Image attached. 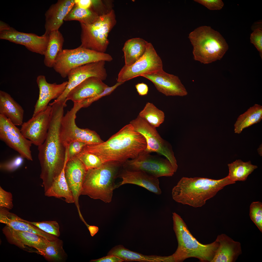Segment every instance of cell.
I'll return each instance as SVG.
<instances>
[{
	"instance_id": "d6986e66",
	"label": "cell",
	"mask_w": 262,
	"mask_h": 262,
	"mask_svg": "<svg viewBox=\"0 0 262 262\" xmlns=\"http://www.w3.org/2000/svg\"><path fill=\"white\" fill-rule=\"evenodd\" d=\"M36 82L39 90V97L34 106L32 117L46 109L51 100L59 97L65 91L68 83L67 81L59 84L49 83L45 76L43 75H38Z\"/></svg>"
},
{
	"instance_id": "f35d334b",
	"label": "cell",
	"mask_w": 262,
	"mask_h": 262,
	"mask_svg": "<svg viewBox=\"0 0 262 262\" xmlns=\"http://www.w3.org/2000/svg\"><path fill=\"white\" fill-rule=\"evenodd\" d=\"M123 83L122 82H117L112 86H108L101 93L93 97L85 99L79 103L81 104L82 108L87 107L92 103L102 97L109 95L117 87Z\"/></svg>"
},
{
	"instance_id": "1f68e13d",
	"label": "cell",
	"mask_w": 262,
	"mask_h": 262,
	"mask_svg": "<svg viewBox=\"0 0 262 262\" xmlns=\"http://www.w3.org/2000/svg\"><path fill=\"white\" fill-rule=\"evenodd\" d=\"M229 173L227 176L231 181H245L248 176L257 166L251 164V161L244 162L240 160H237L228 164Z\"/></svg>"
},
{
	"instance_id": "c3c4849f",
	"label": "cell",
	"mask_w": 262,
	"mask_h": 262,
	"mask_svg": "<svg viewBox=\"0 0 262 262\" xmlns=\"http://www.w3.org/2000/svg\"><path fill=\"white\" fill-rule=\"evenodd\" d=\"M10 26L5 22L0 20V31L5 30Z\"/></svg>"
},
{
	"instance_id": "f6af8a7d",
	"label": "cell",
	"mask_w": 262,
	"mask_h": 262,
	"mask_svg": "<svg viewBox=\"0 0 262 262\" xmlns=\"http://www.w3.org/2000/svg\"><path fill=\"white\" fill-rule=\"evenodd\" d=\"M124 261L117 256L108 255L100 258L90 261L93 262H122Z\"/></svg>"
},
{
	"instance_id": "f1b7e54d",
	"label": "cell",
	"mask_w": 262,
	"mask_h": 262,
	"mask_svg": "<svg viewBox=\"0 0 262 262\" xmlns=\"http://www.w3.org/2000/svg\"><path fill=\"white\" fill-rule=\"evenodd\" d=\"M49 40L44 56V64L49 68L53 67L58 54L63 50L64 39L58 30L52 31L49 34Z\"/></svg>"
},
{
	"instance_id": "8992f818",
	"label": "cell",
	"mask_w": 262,
	"mask_h": 262,
	"mask_svg": "<svg viewBox=\"0 0 262 262\" xmlns=\"http://www.w3.org/2000/svg\"><path fill=\"white\" fill-rule=\"evenodd\" d=\"M188 37L193 47L194 59L202 63L220 60L228 49L223 37L209 26L196 28L190 33Z\"/></svg>"
},
{
	"instance_id": "9c48e42d",
	"label": "cell",
	"mask_w": 262,
	"mask_h": 262,
	"mask_svg": "<svg viewBox=\"0 0 262 262\" xmlns=\"http://www.w3.org/2000/svg\"><path fill=\"white\" fill-rule=\"evenodd\" d=\"M82 108L80 103H74L73 107L67 111L62 118L59 136L65 149L75 141H81L87 144H98L104 142L95 131L87 128L81 129L76 125V114Z\"/></svg>"
},
{
	"instance_id": "8fae6325",
	"label": "cell",
	"mask_w": 262,
	"mask_h": 262,
	"mask_svg": "<svg viewBox=\"0 0 262 262\" xmlns=\"http://www.w3.org/2000/svg\"><path fill=\"white\" fill-rule=\"evenodd\" d=\"M124 168L140 171L156 177L173 176L174 172L169 161L145 150L136 158L128 160L123 164Z\"/></svg>"
},
{
	"instance_id": "83f0119b",
	"label": "cell",
	"mask_w": 262,
	"mask_h": 262,
	"mask_svg": "<svg viewBox=\"0 0 262 262\" xmlns=\"http://www.w3.org/2000/svg\"><path fill=\"white\" fill-rule=\"evenodd\" d=\"M118 257L124 261L142 262H166V256L157 255H147L129 250L121 245L116 246L108 253Z\"/></svg>"
},
{
	"instance_id": "5b68a950",
	"label": "cell",
	"mask_w": 262,
	"mask_h": 262,
	"mask_svg": "<svg viewBox=\"0 0 262 262\" xmlns=\"http://www.w3.org/2000/svg\"><path fill=\"white\" fill-rule=\"evenodd\" d=\"M118 163L108 162L100 167L87 171L81 195H87L106 203L111 201L113 191L118 188L115 182L119 167Z\"/></svg>"
},
{
	"instance_id": "ee69618b",
	"label": "cell",
	"mask_w": 262,
	"mask_h": 262,
	"mask_svg": "<svg viewBox=\"0 0 262 262\" xmlns=\"http://www.w3.org/2000/svg\"><path fill=\"white\" fill-rule=\"evenodd\" d=\"M194 1L205 6L210 10L221 9L224 4L221 0H195Z\"/></svg>"
},
{
	"instance_id": "7bdbcfd3",
	"label": "cell",
	"mask_w": 262,
	"mask_h": 262,
	"mask_svg": "<svg viewBox=\"0 0 262 262\" xmlns=\"http://www.w3.org/2000/svg\"><path fill=\"white\" fill-rule=\"evenodd\" d=\"M86 145L85 143L79 141L71 143L68 148V159L74 157L81 152L83 147Z\"/></svg>"
},
{
	"instance_id": "603a6c76",
	"label": "cell",
	"mask_w": 262,
	"mask_h": 262,
	"mask_svg": "<svg viewBox=\"0 0 262 262\" xmlns=\"http://www.w3.org/2000/svg\"><path fill=\"white\" fill-rule=\"evenodd\" d=\"M120 176L122 180L117 185L118 187L125 184H134L143 187L156 195L161 194L158 178L145 172L124 168Z\"/></svg>"
},
{
	"instance_id": "7c38bea8",
	"label": "cell",
	"mask_w": 262,
	"mask_h": 262,
	"mask_svg": "<svg viewBox=\"0 0 262 262\" xmlns=\"http://www.w3.org/2000/svg\"><path fill=\"white\" fill-rule=\"evenodd\" d=\"M163 69L162 60L152 44L148 42L143 56L132 65H124L118 75L117 82L124 83L135 77Z\"/></svg>"
},
{
	"instance_id": "7a4b0ae2",
	"label": "cell",
	"mask_w": 262,
	"mask_h": 262,
	"mask_svg": "<svg viewBox=\"0 0 262 262\" xmlns=\"http://www.w3.org/2000/svg\"><path fill=\"white\" fill-rule=\"evenodd\" d=\"M146 147L144 137L130 123L106 141L86 145L81 152L95 155L99 158L103 164L116 162L123 164L129 159L136 158L145 150Z\"/></svg>"
},
{
	"instance_id": "ab89813d",
	"label": "cell",
	"mask_w": 262,
	"mask_h": 262,
	"mask_svg": "<svg viewBox=\"0 0 262 262\" xmlns=\"http://www.w3.org/2000/svg\"><path fill=\"white\" fill-rule=\"evenodd\" d=\"M23 158L20 156L8 161L1 163L0 165V169L8 172L14 171L22 165L23 162Z\"/></svg>"
},
{
	"instance_id": "60d3db41",
	"label": "cell",
	"mask_w": 262,
	"mask_h": 262,
	"mask_svg": "<svg viewBox=\"0 0 262 262\" xmlns=\"http://www.w3.org/2000/svg\"><path fill=\"white\" fill-rule=\"evenodd\" d=\"M12 196L11 193L4 190L0 187V208L12 209L13 207Z\"/></svg>"
},
{
	"instance_id": "bcb514c9",
	"label": "cell",
	"mask_w": 262,
	"mask_h": 262,
	"mask_svg": "<svg viewBox=\"0 0 262 262\" xmlns=\"http://www.w3.org/2000/svg\"><path fill=\"white\" fill-rule=\"evenodd\" d=\"M139 95L143 96L147 95L148 91L147 85L142 82L138 83L135 85Z\"/></svg>"
},
{
	"instance_id": "4dcf8cb0",
	"label": "cell",
	"mask_w": 262,
	"mask_h": 262,
	"mask_svg": "<svg viewBox=\"0 0 262 262\" xmlns=\"http://www.w3.org/2000/svg\"><path fill=\"white\" fill-rule=\"evenodd\" d=\"M262 119V106L255 104L238 117L234 124L235 133L240 134L245 128L260 122Z\"/></svg>"
},
{
	"instance_id": "e0dca14e",
	"label": "cell",
	"mask_w": 262,
	"mask_h": 262,
	"mask_svg": "<svg viewBox=\"0 0 262 262\" xmlns=\"http://www.w3.org/2000/svg\"><path fill=\"white\" fill-rule=\"evenodd\" d=\"M141 76L150 80L157 90L166 96L183 97L188 92L179 77L163 69L144 74Z\"/></svg>"
},
{
	"instance_id": "cb8c5ba5",
	"label": "cell",
	"mask_w": 262,
	"mask_h": 262,
	"mask_svg": "<svg viewBox=\"0 0 262 262\" xmlns=\"http://www.w3.org/2000/svg\"><path fill=\"white\" fill-rule=\"evenodd\" d=\"M0 222L14 230L35 233L49 240H53L57 238V237L45 232L28 221L9 212L5 208H0Z\"/></svg>"
},
{
	"instance_id": "6da1fadb",
	"label": "cell",
	"mask_w": 262,
	"mask_h": 262,
	"mask_svg": "<svg viewBox=\"0 0 262 262\" xmlns=\"http://www.w3.org/2000/svg\"><path fill=\"white\" fill-rule=\"evenodd\" d=\"M64 111L61 107L52 108L46 138L42 144L38 146L41 168L40 178L45 192L60 174L68 160L67 150L66 151L59 136Z\"/></svg>"
},
{
	"instance_id": "d6a6232c",
	"label": "cell",
	"mask_w": 262,
	"mask_h": 262,
	"mask_svg": "<svg viewBox=\"0 0 262 262\" xmlns=\"http://www.w3.org/2000/svg\"><path fill=\"white\" fill-rule=\"evenodd\" d=\"M36 252L51 261H62L65 256V253L63 248L62 242L58 238L49 240L43 249Z\"/></svg>"
},
{
	"instance_id": "484cf974",
	"label": "cell",
	"mask_w": 262,
	"mask_h": 262,
	"mask_svg": "<svg viewBox=\"0 0 262 262\" xmlns=\"http://www.w3.org/2000/svg\"><path fill=\"white\" fill-rule=\"evenodd\" d=\"M24 110L11 95L0 91V114L9 119L16 126H21L23 122Z\"/></svg>"
},
{
	"instance_id": "836d02e7",
	"label": "cell",
	"mask_w": 262,
	"mask_h": 262,
	"mask_svg": "<svg viewBox=\"0 0 262 262\" xmlns=\"http://www.w3.org/2000/svg\"><path fill=\"white\" fill-rule=\"evenodd\" d=\"M99 16L90 8L84 9L74 5L65 17L64 21L77 20L80 23L90 24L95 22Z\"/></svg>"
},
{
	"instance_id": "ac0fdd59",
	"label": "cell",
	"mask_w": 262,
	"mask_h": 262,
	"mask_svg": "<svg viewBox=\"0 0 262 262\" xmlns=\"http://www.w3.org/2000/svg\"><path fill=\"white\" fill-rule=\"evenodd\" d=\"M87 170L82 162L76 157L68 159L64 168L66 181L73 196L74 203L79 212V200L81 195L82 184Z\"/></svg>"
},
{
	"instance_id": "8d00e7d4",
	"label": "cell",
	"mask_w": 262,
	"mask_h": 262,
	"mask_svg": "<svg viewBox=\"0 0 262 262\" xmlns=\"http://www.w3.org/2000/svg\"><path fill=\"white\" fill-rule=\"evenodd\" d=\"M249 215L252 220L262 232V203L260 202H252L250 207Z\"/></svg>"
},
{
	"instance_id": "52a82bcc",
	"label": "cell",
	"mask_w": 262,
	"mask_h": 262,
	"mask_svg": "<svg viewBox=\"0 0 262 262\" xmlns=\"http://www.w3.org/2000/svg\"><path fill=\"white\" fill-rule=\"evenodd\" d=\"M116 23L114 11L100 15L93 23H80L81 28L80 47L98 52L105 53L109 42L108 36Z\"/></svg>"
},
{
	"instance_id": "9a60e30c",
	"label": "cell",
	"mask_w": 262,
	"mask_h": 262,
	"mask_svg": "<svg viewBox=\"0 0 262 262\" xmlns=\"http://www.w3.org/2000/svg\"><path fill=\"white\" fill-rule=\"evenodd\" d=\"M51 109V106L49 105L46 109L21 125L20 130L23 136L35 146L41 145L46 139Z\"/></svg>"
},
{
	"instance_id": "74e56055",
	"label": "cell",
	"mask_w": 262,
	"mask_h": 262,
	"mask_svg": "<svg viewBox=\"0 0 262 262\" xmlns=\"http://www.w3.org/2000/svg\"><path fill=\"white\" fill-rule=\"evenodd\" d=\"M33 224L43 231L57 237L60 235L59 226L55 221H45L41 222H30Z\"/></svg>"
},
{
	"instance_id": "e575fe53",
	"label": "cell",
	"mask_w": 262,
	"mask_h": 262,
	"mask_svg": "<svg viewBox=\"0 0 262 262\" xmlns=\"http://www.w3.org/2000/svg\"><path fill=\"white\" fill-rule=\"evenodd\" d=\"M139 115L153 126L159 127L164 121L165 115L152 103L148 102Z\"/></svg>"
},
{
	"instance_id": "5bb4252c",
	"label": "cell",
	"mask_w": 262,
	"mask_h": 262,
	"mask_svg": "<svg viewBox=\"0 0 262 262\" xmlns=\"http://www.w3.org/2000/svg\"><path fill=\"white\" fill-rule=\"evenodd\" d=\"M105 62L101 61L90 63L72 69L68 75V83L66 89L63 94L54 101L66 102V96L69 92L90 77H96L103 81L106 80L107 74L105 68Z\"/></svg>"
},
{
	"instance_id": "4fadbf2b",
	"label": "cell",
	"mask_w": 262,
	"mask_h": 262,
	"mask_svg": "<svg viewBox=\"0 0 262 262\" xmlns=\"http://www.w3.org/2000/svg\"><path fill=\"white\" fill-rule=\"evenodd\" d=\"M0 139L23 158L33 161L31 142L24 137L20 130L11 121L0 114Z\"/></svg>"
},
{
	"instance_id": "f546056e",
	"label": "cell",
	"mask_w": 262,
	"mask_h": 262,
	"mask_svg": "<svg viewBox=\"0 0 262 262\" xmlns=\"http://www.w3.org/2000/svg\"><path fill=\"white\" fill-rule=\"evenodd\" d=\"M65 166L60 174L54 180L49 188L45 192V194L48 197H63L65 199L66 203H72L74 202V199L65 177Z\"/></svg>"
},
{
	"instance_id": "2e32d148",
	"label": "cell",
	"mask_w": 262,
	"mask_h": 262,
	"mask_svg": "<svg viewBox=\"0 0 262 262\" xmlns=\"http://www.w3.org/2000/svg\"><path fill=\"white\" fill-rule=\"evenodd\" d=\"M0 39L24 46L31 51L44 55L48 44L49 36H38L32 33L18 31L10 26L0 31Z\"/></svg>"
},
{
	"instance_id": "277c9868",
	"label": "cell",
	"mask_w": 262,
	"mask_h": 262,
	"mask_svg": "<svg viewBox=\"0 0 262 262\" xmlns=\"http://www.w3.org/2000/svg\"><path fill=\"white\" fill-rule=\"evenodd\" d=\"M173 229L178 243L177 248L171 255L172 262H180L189 258L198 259L201 262H211L219 245L216 240L210 244H202L192 235L181 217L172 213Z\"/></svg>"
},
{
	"instance_id": "3957f363",
	"label": "cell",
	"mask_w": 262,
	"mask_h": 262,
	"mask_svg": "<svg viewBox=\"0 0 262 262\" xmlns=\"http://www.w3.org/2000/svg\"><path fill=\"white\" fill-rule=\"evenodd\" d=\"M235 183L228 176L218 180L183 177L172 188V197L176 202L183 204L201 207L225 186Z\"/></svg>"
},
{
	"instance_id": "d4e9b609",
	"label": "cell",
	"mask_w": 262,
	"mask_h": 262,
	"mask_svg": "<svg viewBox=\"0 0 262 262\" xmlns=\"http://www.w3.org/2000/svg\"><path fill=\"white\" fill-rule=\"evenodd\" d=\"M219 244L211 262H234L242 254L240 243L225 234L218 235L216 239Z\"/></svg>"
},
{
	"instance_id": "30bf717a",
	"label": "cell",
	"mask_w": 262,
	"mask_h": 262,
	"mask_svg": "<svg viewBox=\"0 0 262 262\" xmlns=\"http://www.w3.org/2000/svg\"><path fill=\"white\" fill-rule=\"evenodd\" d=\"M137 131L144 137L146 143L145 151L156 152L165 157L171 164L174 171L178 168L177 161L171 146L161 137L156 128L153 126L139 115L130 122Z\"/></svg>"
},
{
	"instance_id": "ba28073f",
	"label": "cell",
	"mask_w": 262,
	"mask_h": 262,
	"mask_svg": "<svg viewBox=\"0 0 262 262\" xmlns=\"http://www.w3.org/2000/svg\"><path fill=\"white\" fill-rule=\"evenodd\" d=\"M113 59L109 54L79 47L73 49H64L58 54L53 67L63 78L67 76L72 69L89 63Z\"/></svg>"
},
{
	"instance_id": "ffe728a7",
	"label": "cell",
	"mask_w": 262,
	"mask_h": 262,
	"mask_svg": "<svg viewBox=\"0 0 262 262\" xmlns=\"http://www.w3.org/2000/svg\"><path fill=\"white\" fill-rule=\"evenodd\" d=\"M2 231L9 243L24 249L30 247L36 251L41 250L50 240L35 233L14 230L6 225Z\"/></svg>"
},
{
	"instance_id": "7dc6e473",
	"label": "cell",
	"mask_w": 262,
	"mask_h": 262,
	"mask_svg": "<svg viewBox=\"0 0 262 262\" xmlns=\"http://www.w3.org/2000/svg\"><path fill=\"white\" fill-rule=\"evenodd\" d=\"M92 0H75V5L82 8L88 9L92 5Z\"/></svg>"
},
{
	"instance_id": "4316f807",
	"label": "cell",
	"mask_w": 262,
	"mask_h": 262,
	"mask_svg": "<svg viewBox=\"0 0 262 262\" xmlns=\"http://www.w3.org/2000/svg\"><path fill=\"white\" fill-rule=\"evenodd\" d=\"M148 42L140 38H132L127 41L122 49L125 65L130 66L144 55Z\"/></svg>"
},
{
	"instance_id": "b9f144b4",
	"label": "cell",
	"mask_w": 262,
	"mask_h": 262,
	"mask_svg": "<svg viewBox=\"0 0 262 262\" xmlns=\"http://www.w3.org/2000/svg\"><path fill=\"white\" fill-rule=\"evenodd\" d=\"M251 42L253 43L262 56V30L261 28L256 29L251 34Z\"/></svg>"
},
{
	"instance_id": "44dd1931",
	"label": "cell",
	"mask_w": 262,
	"mask_h": 262,
	"mask_svg": "<svg viewBox=\"0 0 262 262\" xmlns=\"http://www.w3.org/2000/svg\"><path fill=\"white\" fill-rule=\"evenodd\" d=\"M75 4V0H59L52 5L46 12L43 36L48 35L51 32L58 30L64 19Z\"/></svg>"
},
{
	"instance_id": "d590c367",
	"label": "cell",
	"mask_w": 262,
	"mask_h": 262,
	"mask_svg": "<svg viewBox=\"0 0 262 262\" xmlns=\"http://www.w3.org/2000/svg\"><path fill=\"white\" fill-rule=\"evenodd\" d=\"M74 157L82 162L87 171L98 168L103 164L98 156L90 153L80 152Z\"/></svg>"
},
{
	"instance_id": "7402d4cb",
	"label": "cell",
	"mask_w": 262,
	"mask_h": 262,
	"mask_svg": "<svg viewBox=\"0 0 262 262\" xmlns=\"http://www.w3.org/2000/svg\"><path fill=\"white\" fill-rule=\"evenodd\" d=\"M108 87L96 77H90L72 90L67 95L66 102L70 100L79 103L84 100L94 97L102 92Z\"/></svg>"
}]
</instances>
